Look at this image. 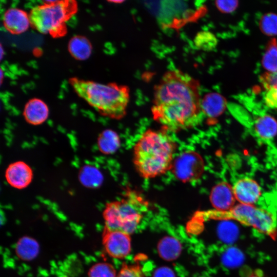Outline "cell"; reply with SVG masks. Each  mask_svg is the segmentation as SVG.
<instances>
[{
  "label": "cell",
  "instance_id": "603a6c76",
  "mask_svg": "<svg viewBox=\"0 0 277 277\" xmlns=\"http://www.w3.org/2000/svg\"><path fill=\"white\" fill-rule=\"evenodd\" d=\"M116 271L111 264L98 263L94 265L89 271V277H117Z\"/></svg>",
  "mask_w": 277,
  "mask_h": 277
},
{
  "label": "cell",
  "instance_id": "4fadbf2b",
  "mask_svg": "<svg viewBox=\"0 0 277 277\" xmlns=\"http://www.w3.org/2000/svg\"><path fill=\"white\" fill-rule=\"evenodd\" d=\"M23 115L28 123L32 125H39L48 118L49 109L42 100L36 98H32L26 104Z\"/></svg>",
  "mask_w": 277,
  "mask_h": 277
},
{
  "label": "cell",
  "instance_id": "7c38bea8",
  "mask_svg": "<svg viewBox=\"0 0 277 277\" xmlns=\"http://www.w3.org/2000/svg\"><path fill=\"white\" fill-rule=\"evenodd\" d=\"M3 20L6 30L15 34L26 32L31 25L29 14L17 8L7 9L3 15Z\"/></svg>",
  "mask_w": 277,
  "mask_h": 277
},
{
  "label": "cell",
  "instance_id": "ba28073f",
  "mask_svg": "<svg viewBox=\"0 0 277 277\" xmlns=\"http://www.w3.org/2000/svg\"><path fill=\"white\" fill-rule=\"evenodd\" d=\"M103 242L107 253L113 258L123 259L131 252L130 234L121 230H112L105 227Z\"/></svg>",
  "mask_w": 277,
  "mask_h": 277
},
{
  "label": "cell",
  "instance_id": "7402d4cb",
  "mask_svg": "<svg viewBox=\"0 0 277 277\" xmlns=\"http://www.w3.org/2000/svg\"><path fill=\"white\" fill-rule=\"evenodd\" d=\"M194 43L199 48L210 51L216 47L217 39L212 33L209 31H202L196 34Z\"/></svg>",
  "mask_w": 277,
  "mask_h": 277
},
{
  "label": "cell",
  "instance_id": "9a60e30c",
  "mask_svg": "<svg viewBox=\"0 0 277 277\" xmlns=\"http://www.w3.org/2000/svg\"><path fill=\"white\" fill-rule=\"evenodd\" d=\"M253 131L259 140L270 142L277 134V122L272 116L263 114L255 120Z\"/></svg>",
  "mask_w": 277,
  "mask_h": 277
},
{
  "label": "cell",
  "instance_id": "2e32d148",
  "mask_svg": "<svg viewBox=\"0 0 277 277\" xmlns=\"http://www.w3.org/2000/svg\"><path fill=\"white\" fill-rule=\"evenodd\" d=\"M157 251L161 258L166 261L176 259L182 251V245L176 238L167 236L162 238L157 244Z\"/></svg>",
  "mask_w": 277,
  "mask_h": 277
},
{
  "label": "cell",
  "instance_id": "4dcf8cb0",
  "mask_svg": "<svg viewBox=\"0 0 277 277\" xmlns=\"http://www.w3.org/2000/svg\"><path fill=\"white\" fill-rule=\"evenodd\" d=\"M109 2L110 3H113L115 4H121V3H123L124 1H110Z\"/></svg>",
  "mask_w": 277,
  "mask_h": 277
},
{
  "label": "cell",
  "instance_id": "cb8c5ba5",
  "mask_svg": "<svg viewBox=\"0 0 277 277\" xmlns=\"http://www.w3.org/2000/svg\"><path fill=\"white\" fill-rule=\"evenodd\" d=\"M219 226L218 233L222 240L231 242L236 239L238 230L233 224L225 221L220 223Z\"/></svg>",
  "mask_w": 277,
  "mask_h": 277
},
{
  "label": "cell",
  "instance_id": "d4e9b609",
  "mask_svg": "<svg viewBox=\"0 0 277 277\" xmlns=\"http://www.w3.org/2000/svg\"><path fill=\"white\" fill-rule=\"evenodd\" d=\"M243 259L242 253L234 248H229L224 254L223 263L227 266L232 267L240 264Z\"/></svg>",
  "mask_w": 277,
  "mask_h": 277
},
{
  "label": "cell",
  "instance_id": "5bb4252c",
  "mask_svg": "<svg viewBox=\"0 0 277 277\" xmlns=\"http://www.w3.org/2000/svg\"><path fill=\"white\" fill-rule=\"evenodd\" d=\"M202 112L210 118L220 116L225 110L227 103L225 98L216 92L206 94L201 98Z\"/></svg>",
  "mask_w": 277,
  "mask_h": 277
},
{
  "label": "cell",
  "instance_id": "e0dca14e",
  "mask_svg": "<svg viewBox=\"0 0 277 277\" xmlns=\"http://www.w3.org/2000/svg\"><path fill=\"white\" fill-rule=\"evenodd\" d=\"M68 50L71 55L80 61L87 60L92 53V46L89 41L84 36H74L69 41Z\"/></svg>",
  "mask_w": 277,
  "mask_h": 277
},
{
  "label": "cell",
  "instance_id": "ac0fdd59",
  "mask_svg": "<svg viewBox=\"0 0 277 277\" xmlns=\"http://www.w3.org/2000/svg\"><path fill=\"white\" fill-rule=\"evenodd\" d=\"M120 140L118 135L114 131L106 130L103 131L97 140L98 148L101 152L111 154L119 147Z\"/></svg>",
  "mask_w": 277,
  "mask_h": 277
},
{
  "label": "cell",
  "instance_id": "44dd1931",
  "mask_svg": "<svg viewBox=\"0 0 277 277\" xmlns=\"http://www.w3.org/2000/svg\"><path fill=\"white\" fill-rule=\"evenodd\" d=\"M259 27L261 31L266 35H277V14L272 12L264 14L260 19Z\"/></svg>",
  "mask_w": 277,
  "mask_h": 277
},
{
  "label": "cell",
  "instance_id": "f1b7e54d",
  "mask_svg": "<svg viewBox=\"0 0 277 277\" xmlns=\"http://www.w3.org/2000/svg\"><path fill=\"white\" fill-rule=\"evenodd\" d=\"M264 101L268 107L277 109V88L266 90L264 94Z\"/></svg>",
  "mask_w": 277,
  "mask_h": 277
},
{
  "label": "cell",
  "instance_id": "7a4b0ae2",
  "mask_svg": "<svg viewBox=\"0 0 277 277\" xmlns=\"http://www.w3.org/2000/svg\"><path fill=\"white\" fill-rule=\"evenodd\" d=\"M176 144L164 130L148 129L135 143L133 162L137 172L144 179L154 178L172 168Z\"/></svg>",
  "mask_w": 277,
  "mask_h": 277
},
{
  "label": "cell",
  "instance_id": "484cf974",
  "mask_svg": "<svg viewBox=\"0 0 277 277\" xmlns=\"http://www.w3.org/2000/svg\"><path fill=\"white\" fill-rule=\"evenodd\" d=\"M117 277H144V275L138 265L124 264Z\"/></svg>",
  "mask_w": 277,
  "mask_h": 277
},
{
  "label": "cell",
  "instance_id": "3957f363",
  "mask_svg": "<svg viewBox=\"0 0 277 277\" xmlns=\"http://www.w3.org/2000/svg\"><path fill=\"white\" fill-rule=\"evenodd\" d=\"M70 82L77 94L102 115L115 120L126 115L130 100L128 86L76 78L71 79Z\"/></svg>",
  "mask_w": 277,
  "mask_h": 277
},
{
  "label": "cell",
  "instance_id": "f546056e",
  "mask_svg": "<svg viewBox=\"0 0 277 277\" xmlns=\"http://www.w3.org/2000/svg\"><path fill=\"white\" fill-rule=\"evenodd\" d=\"M153 277H176L174 271L168 267H160L154 272Z\"/></svg>",
  "mask_w": 277,
  "mask_h": 277
},
{
  "label": "cell",
  "instance_id": "6da1fadb",
  "mask_svg": "<svg viewBox=\"0 0 277 277\" xmlns=\"http://www.w3.org/2000/svg\"><path fill=\"white\" fill-rule=\"evenodd\" d=\"M199 82L179 69L166 71L154 86L151 112L164 130L176 132L200 123L201 108Z\"/></svg>",
  "mask_w": 277,
  "mask_h": 277
},
{
  "label": "cell",
  "instance_id": "9c48e42d",
  "mask_svg": "<svg viewBox=\"0 0 277 277\" xmlns=\"http://www.w3.org/2000/svg\"><path fill=\"white\" fill-rule=\"evenodd\" d=\"M33 171L23 161H16L10 164L5 171L7 183L14 188L22 189L26 188L32 182Z\"/></svg>",
  "mask_w": 277,
  "mask_h": 277
},
{
  "label": "cell",
  "instance_id": "83f0119b",
  "mask_svg": "<svg viewBox=\"0 0 277 277\" xmlns=\"http://www.w3.org/2000/svg\"><path fill=\"white\" fill-rule=\"evenodd\" d=\"M215 6L222 12L230 13L234 11L238 6V1H216Z\"/></svg>",
  "mask_w": 277,
  "mask_h": 277
},
{
  "label": "cell",
  "instance_id": "52a82bcc",
  "mask_svg": "<svg viewBox=\"0 0 277 277\" xmlns=\"http://www.w3.org/2000/svg\"><path fill=\"white\" fill-rule=\"evenodd\" d=\"M175 176L183 182L199 179L204 170L201 156L193 151L185 152L174 160L172 167Z\"/></svg>",
  "mask_w": 277,
  "mask_h": 277
},
{
  "label": "cell",
  "instance_id": "ffe728a7",
  "mask_svg": "<svg viewBox=\"0 0 277 277\" xmlns=\"http://www.w3.org/2000/svg\"><path fill=\"white\" fill-rule=\"evenodd\" d=\"M38 247L36 243L30 239H23L18 243L16 251L20 258L29 260L34 257Z\"/></svg>",
  "mask_w": 277,
  "mask_h": 277
},
{
  "label": "cell",
  "instance_id": "5b68a950",
  "mask_svg": "<svg viewBox=\"0 0 277 277\" xmlns=\"http://www.w3.org/2000/svg\"><path fill=\"white\" fill-rule=\"evenodd\" d=\"M199 217L205 220H234L252 227L273 240L277 238V222L268 211L253 205L239 204L227 211L211 210L200 212Z\"/></svg>",
  "mask_w": 277,
  "mask_h": 277
},
{
  "label": "cell",
  "instance_id": "4316f807",
  "mask_svg": "<svg viewBox=\"0 0 277 277\" xmlns=\"http://www.w3.org/2000/svg\"><path fill=\"white\" fill-rule=\"evenodd\" d=\"M260 81L266 90L271 88H277V71L264 73L261 75Z\"/></svg>",
  "mask_w": 277,
  "mask_h": 277
},
{
  "label": "cell",
  "instance_id": "d6986e66",
  "mask_svg": "<svg viewBox=\"0 0 277 277\" xmlns=\"http://www.w3.org/2000/svg\"><path fill=\"white\" fill-rule=\"evenodd\" d=\"M262 66L268 72L277 71V40L272 38L268 43L262 60Z\"/></svg>",
  "mask_w": 277,
  "mask_h": 277
},
{
  "label": "cell",
  "instance_id": "1f68e13d",
  "mask_svg": "<svg viewBox=\"0 0 277 277\" xmlns=\"http://www.w3.org/2000/svg\"><path fill=\"white\" fill-rule=\"evenodd\" d=\"M248 277H263L262 276L259 275L258 274L253 273L251 275H249Z\"/></svg>",
  "mask_w": 277,
  "mask_h": 277
},
{
  "label": "cell",
  "instance_id": "8992f818",
  "mask_svg": "<svg viewBox=\"0 0 277 277\" xmlns=\"http://www.w3.org/2000/svg\"><path fill=\"white\" fill-rule=\"evenodd\" d=\"M73 1H56L52 4L44 3L33 7L29 16L31 25L39 32L53 37L66 33V24L76 11Z\"/></svg>",
  "mask_w": 277,
  "mask_h": 277
},
{
  "label": "cell",
  "instance_id": "277c9868",
  "mask_svg": "<svg viewBox=\"0 0 277 277\" xmlns=\"http://www.w3.org/2000/svg\"><path fill=\"white\" fill-rule=\"evenodd\" d=\"M148 203L134 190L126 191L123 199L107 204L103 211L106 227L127 234L133 233L138 226Z\"/></svg>",
  "mask_w": 277,
  "mask_h": 277
},
{
  "label": "cell",
  "instance_id": "30bf717a",
  "mask_svg": "<svg viewBox=\"0 0 277 277\" xmlns=\"http://www.w3.org/2000/svg\"><path fill=\"white\" fill-rule=\"evenodd\" d=\"M232 188L236 200L241 204L253 205L261 194L258 183L249 177L238 180L234 183Z\"/></svg>",
  "mask_w": 277,
  "mask_h": 277
},
{
  "label": "cell",
  "instance_id": "8fae6325",
  "mask_svg": "<svg viewBox=\"0 0 277 277\" xmlns=\"http://www.w3.org/2000/svg\"><path fill=\"white\" fill-rule=\"evenodd\" d=\"M209 198L215 210L219 211L230 210L234 206L236 200L232 187L225 182H221L213 187Z\"/></svg>",
  "mask_w": 277,
  "mask_h": 277
},
{
  "label": "cell",
  "instance_id": "d6a6232c",
  "mask_svg": "<svg viewBox=\"0 0 277 277\" xmlns=\"http://www.w3.org/2000/svg\"><path fill=\"white\" fill-rule=\"evenodd\" d=\"M61 277H67V276H61Z\"/></svg>",
  "mask_w": 277,
  "mask_h": 277
}]
</instances>
